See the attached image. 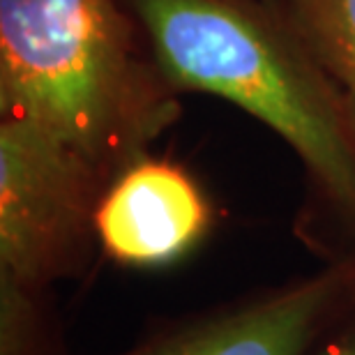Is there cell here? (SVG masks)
Returning <instances> with one entry per match:
<instances>
[{
  "label": "cell",
  "instance_id": "1",
  "mask_svg": "<svg viewBox=\"0 0 355 355\" xmlns=\"http://www.w3.org/2000/svg\"><path fill=\"white\" fill-rule=\"evenodd\" d=\"M178 92L270 127L355 222V111L275 0H120Z\"/></svg>",
  "mask_w": 355,
  "mask_h": 355
},
{
  "label": "cell",
  "instance_id": "2",
  "mask_svg": "<svg viewBox=\"0 0 355 355\" xmlns=\"http://www.w3.org/2000/svg\"><path fill=\"white\" fill-rule=\"evenodd\" d=\"M178 95L120 0H0V118L55 134L109 180L175 123Z\"/></svg>",
  "mask_w": 355,
  "mask_h": 355
},
{
  "label": "cell",
  "instance_id": "3",
  "mask_svg": "<svg viewBox=\"0 0 355 355\" xmlns=\"http://www.w3.org/2000/svg\"><path fill=\"white\" fill-rule=\"evenodd\" d=\"M95 162L40 125L0 118V277L26 295L79 270L106 184Z\"/></svg>",
  "mask_w": 355,
  "mask_h": 355
},
{
  "label": "cell",
  "instance_id": "4",
  "mask_svg": "<svg viewBox=\"0 0 355 355\" xmlns=\"http://www.w3.org/2000/svg\"><path fill=\"white\" fill-rule=\"evenodd\" d=\"M212 224L210 201L182 166L134 159L106 184L95 215L97 243L123 266L153 268L184 257Z\"/></svg>",
  "mask_w": 355,
  "mask_h": 355
},
{
  "label": "cell",
  "instance_id": "5",
  "mask_svg": "<svg viewBox=\"0 0 355 355\" xmlns=\"http://www.w3.org/2000/svg\"><path fill=\"white\" fill-rule=\"evenodd\" d=\"M353 288L355 259L339 261L309 279L159 339L137 355H302L325 316Z\"/></svg>",
  "mask_w": 355,
  "mask_h": 355
},
{
  "label": "cell",
  "instance_id": "6",
  "mask_svg": "<svg viewBox=\"0 0 355 355\" xmlns=\"http://www.w3.org/2000/svg\"><path fill=\"white\" fill-rule=\"evenodd\" d=\"M355 111V0H275Z\"/></svg>",
  "mask_w": 355,
  "mask_h": 355
},
{
  "label": "cell",
  "instance_id": "7",
  "mask_svg": "<svg viewBox=\"0 0 355 355\" xmlns=\"http://www.w3.org/2000/svg\"><path fill=\"white\" fill-rule=\"evenodd\" d=\"M316 355H355V325L330 339Z\"/></svg>",
  "mask_w": 355,
  "mask_h": 355
}]
</instances>
